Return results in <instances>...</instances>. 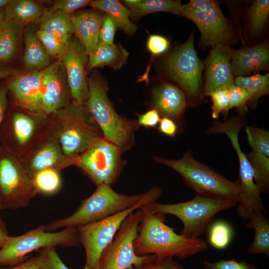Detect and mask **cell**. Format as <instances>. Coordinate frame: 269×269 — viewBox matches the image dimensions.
<instances>
[{
  "mask_svg": "<svg viewBox=\"0 0 269 269\" xmlns=\"http://www.w3.org/2000/svg\"><path fill=\"white\" fill-rule=\"evenodd\" d=\"M140 209L141 219L134 242L137 255H154L157 262L166 258L183 260L208 249L205 241L188 238L176 233L165 224L164 216L152 211L147 204Z\"/></svg>",
  "mask_w": 269,
  "mask_h": 269,
  "instance_id": "cell-1",
  "label": "cell"
},
{
  "mask_svg": "<svg viewBox=\"0 0 269 269\" xmlns=\"http://www.w3.org/2000/svg\"><path fill=\"white\" fill-rule=\"evenodd\" d=\"M162 192L153 187L146 192L133 195L116 192L111 185L97 186L95 192L82 200L78 208L71 215L56 219L46 225L47 231L53 232L61 228L77 227L109 217L138 204L144 205L155 202Z\"/></svg>",
  "mask_w": 269,
  "mask_h": 269,
  "instance_id": "cell-2",
  "label": "cell"
},
{
  "mask_svg": "<svg viewBox=\"0 0 269 269\" xmlns=\"http://www.w3.org/2000/svg\"><path fill=\"white\" fill-rule=\"evenodd\" d=\"M89 94L86 107L104 138L117 146L122 152L129 149L134 142L138 124L123 118L115 110L107 95L106 82L97 74L88 78Z\"/></svg>",
  "mask_w": 269,
  "mask_h": 269,
  "instance_id": "cell-3",
  "label": "cell"
},
{
  "mask_svg": "<svg viewBox=\"0 0 269 269\" xmlns=\"http://www.w3.org/2000/svg\"><path fill=\"white\" fill-rule=\"evenodd\" d=\"M155 160L178 173L197 195L231 200L238 203L240 193L238 181L229 180L198 161L190 151L178 159L155 157Z\"/></svg>",
  "mask_w": 269,
  "mask_h": 269,
  "instance_id": "cell-4",
  "label": "cell"
},
{
  "mask_svg": "<svg viewBox=\"0 0 269 269\" xmlns=\"http://www.w3.org/2000/svg\"><path fill=\"white\" fill-rule=\"evenodd\" d=\"M55 114V134L63 153L68 157H76L104 137L85 104L73 101Z\"/></svg>",
  "mask_w": 269,
  "mask_h": 269,
  "instance_id": "cell-5",
  "label": "cell"
},
{
  "mask_svg": "<svg viewBox=\"0 0 269 269\" xmlns=\"http://www.w3.org/2000/svg\"><path fill=\"white\" fill-rule=\"evenodd\" d=\"M237 204L231 200L196 195L188 201L174 204L155 201L147 206L156 213L176 216L183 225L180 234L188 238L197 239L208 230L218 213L233 208Z\"/></svg>",
  "mask_w": 269,
  "mask_h": 269,
  "instance_id": "cell-6",
  "label": "cell"
},
{
  "mask_svg": "<svg viewBox=\"0 0 269 269\" xmlns=\"http://www.w3.org/2000/svg\"><path fill=\"white\" fill-rule=\"evenodd\" d=\"M245 124L243 118L236 117L225 122L214 123L206 133L226 134L236 152L239 163L238 182L240 188L237 212L242 219L248 221L253 212L260 211L266 213L267 210L261 197V193L254 180L253 167L246 154L242 151L239 141V132Z\"/></svg>",
  "mask_w": 269,
  "mask_h": 269,
  "instance_id": "cell-7",
  "label": "cell"
},
{
  "mask_svg": "<svg viewBox=\"0 0 269 269\" xmlns=\"http://www.w3.org/2000/svg\"><path fill=\"white\" fill-rule=\"evenodd\" d=\"M80 244L76 227L48 231L41 225L21 235L9 236L0 249V267H11L27 260L32 252L49 247H77Z\"/></svg>",
  "mask_w": 269,
  "mask_h": 269,
  "instance_id": "cell-8",
  "label": "cell"
},
{
  "mask_svg": "<svg viewBox=\"0 0 269 269\" xmlns=\"http://www.w3.org/2000/svg\"><path fill=\"white\" fill-rule=\"evenodd\" d=\"M141 215L139 208L125 218L112 241L103 252L98 269H138L156 261L154 255L138 256L134 250V242L138 234Z\"/></svg>",
  "mask_w": 269,
  "mask_h": 269,
  "instance_id": "cell-9",
  "label": "cell"
},
{
  "mask_svg": "<svg viewBox=\"0 0 269 269\" xmlns=\"http://www.w3.org/2000/svg\"><path fill=\"white\" fill-rule=\"evenodd\" d=\"M182 16L192 20L201 33L204 46L230 45L234 40L231 22L223 13L218 3L212 0H191L183 4Z\"/></svg>",
  "mask_w": 269,
  "mask_h": 269,
  "instance_id": "cell-10",
  "label": "cell"
},
{
  "mask_svg": "<svg viewBox=\"0 0 269 269\" xmlns=\"http://www.w3.org/2000/svg\"><path fill=\"white\" fill-rule=\"evenodd\" d=\"M121 152L117 146L103 137L78 155L75 164L97 186L111 185L123 170Z\"/></svg>",
  "mask_w": 269,
  "mask_h": 269,
  "instance_id": "cell-11",
  "label": "cell"
},
{
  "mask_svg": "<svg viewBox=\"0 0 269 269\" xmlns=\"http://www.w3.org/2000/svg\"><path fill=\"white\" fill-rule=\"evenodd\" d=\"M203 66L194 48L192 34L164 62L166 72L182 88L191 104L195 103L200 95Z\"/></svg>",
  "mask_w": 269,
  "mask_h": 269,
  "instance_id": "cell-12",
  "label": "cell"
},
{
  "mask_svg": "<svg viewBox=\"0 0 269 269\" xmlns=\"http://www.w3.org/2000/svg\"><path fill=\"white\" fill-rule=\"evenodd\" d=\"M143 206L138 204L100 221L76 227L85 252L83 269H99L103 252L112 241L124 220Z\"/></svg>",
  "mask_w": 269,
  "mask_h": 269,
  "instance_id": "cell-13",
  "label": "cell"
},
{
  "mask_svg": "<svg viewBox=\"0 0 269 269\" xmlns=\"http://www.w3.org/2000/svg\"><path fill=\"white\" fill-rule=\"evenodd\" d=\"M30 176L9 157L0 160V198L2 209L25 207L36 194Z\"/></svg>",
  "mask_w": 269,
  "mask_h": 269,
  "instance_id": "cell-14",
  "label": "cell"
},
{
  "mask_svg": "<svg viewBox=\"0 0 269 269\" xmlns=\"http://www.w3.org/2000/svg\"><path fill=\"white\" fill-rule=\"evenodd\" d=\"M64 68L66 80L73 101L85 105L89 94L86 76L88 56L76 37H72L62 54L58 58Z\"/></svg>",
  "mask_w": 269,
  "mask_h": 269,
  "instance_id": "cell-15",
  "label": "cell"
},
{
  "mask_svg": "<svg viewBox=\"0 0 269 269\" xmlns=\"http://www.w3.org/2000/svg\"><path fill=\"white\" fill-rule=\"evenodd\" d=\"M42 83L43 113H55L69 104L66 74L59 59L43 70Z\"/></svg>",
  "mask_w": 269,
  "mask_h": 269,
  "instance_id": "cell-16",
  "label": "cell"
},
{
  "mask_svg": "<svg viewBox=\"0 0 269 269\" xmlns=\"http://www.w3.org/2000/svg\"><path fill=\"white\" fill-rule=\"evenodd\" d=\"M252 151L246 156L254 170V180L261 193L269 190V132L255 126L246 128Z\"/></svg>",
  "mask_w": 269,
  "mask_h": 269,
  "instance_id": "cell-17",
  "label": "cell"
},
{
  "mask_svg": "<svg viewBox=\"0 0 269 269\" xmlns=\"http://www.w3.org/2000/svg\"><path fill=\"white\" fill-rule=\"evenodd\" d=\"M233 51L228 44H219L212 47L206 62L204 95L207 96L219 87L229 88L234 84L231 66Z\"/></svg>",
  "mask_w": 269,
  "mask_h": 269,
  "instance_id": "cell-18",
  "label": "cell"
},
{
  "mask_svg": "<svg viewBox=\"0 0 269 269\" xmlns=\"http://www.w3.org/2000/svg\"><path fill=\"white\" fill-rule=\"evenodd\" d=\"M44 69L19 73L12 77L7 86L17 103L32 112L42 113V82Z\"/></svg>",
  "mask_w": 269,
  "mask_h": 269,
  "instance_id": "cell-19",
  "label": "cell"
},
{
  "mask_svg": "<svg viewBox=\"0 0 269 269\" xmlns=\"http://www.w3.org/2000/svg\"><path fill=\"white\" fill-rule=\"evenodd\" d=\"M269 49L267 42L244 47L233 51L231 66L234 75L245 76L267 69Z\"/></svg>",
  "mask_w": 269,
  "mask_h": 269,
  "instance_id": "cell-20",
  "label": "cell"
},
{
  "mask_svg": "<svg viewBox=\"0 0 269 269\" xmlns=\"http://www.w3.org/2000/svg\"><path fill=\"white\" fill-rule=\"evenodd\" d=\"M105 14L99 10L77 12L71 15L73 33L89 56L99 42V34Z\"/></svg>",
  "mask_w": 269,
  "mask_h": 269,
  "instance_id": "cell-21",
  "label": "cell"
},
{
  "mask_svg": "<svg viewBox=\"0 0 269 269\" xmlns=\"http://www.w3.org/2000/svg\"><path fill=\"white\" fill-rule=\"evenodd\" d=\"M155 108L160 115L174 122L182 114L186 105L184 92L177 87L167 83L156 87L152 93Z\"/></svg>",
  "mask_w": 269,
  "mask_h": 269,
  "instance_id": "cell-22",
  "label": "cell"
},
{
  "mask_svg": "<svg viewBox=\"0 0 269 269\" xmlns=\"http://www.w3.org/2000/svg\"><path fill=\"white\" fill-rule=\"evenodd\" d=\"M76 157L65 156L57 143L50 141L45 143L32 158L28 173L31 176L45 169L59 170L72 164H75Z\"/></svg>",
  "mask_w": 269,
  "mask_h": 269,
  "instance_id": "cell-23",
  "label": "cell"
},
{
  "mask_svg": "<svg viewBox=\"0 0 269 269\" xmlns=\"http://www.w3.org/2000/svg\"><path fill=\"white\" fill-rule=\"evenodd\" d=\"M128 51L120 44H107L99 42L88 56V69L105 66L120 69L127 61Z\"/></svg>",
  "mask_w": 269,
  "mask_h": 269,
  "instance_id": "cell-24",
  "label": "cell"
},
{
  "mask_svg": "<svg viewBox=\"0 0 269 269\" xmlns=\"http://www.w3.org/2000/svg\"><path fill=\"white\" fill-rule=\"evenodd\" d=\"M71 15L60 10H47L36 22L39 29L56 36L67 44L74 34Z\"/></svg>",
  "mask_w": 269,
  "mask_h": 269,
  "instance_id": "cell-25",
  "label": "cell"
},
{
  "mask_svg": "<svg viewBox=\"0 0 269 269\" xmlns=\"http://www.w3.org/2000/svg\"><path fill=\"white\" fill-rule=\"evenodd\" d=\"M3 9L7 20L22 25L36 22L45 10L39 3L31 0H9Z\"/></svg>",
  "mask_w": 269,
  "mask_h": 269,
  "instance_id": "cell-26",
  "label": "cell"
},
{
  "mask_svg": "<svg viewBox=\"0 0 269 269\" xmlns=\"http://www.w3.org/2000/svg\"><path fill=\"white\" fill-rule=\"evenodd\" d=\"M253 229L255 235L248 252L252 255L265 254L269 256V222L264 213L260 211L253 212L246 225Z\"/></svg>",
  "mask_w": 269,
  "mask_h": 269,
  "instance_id": "cell-27",
  "label": "cell"
},
{
  "mask_svg": "<svg viewBox=\"0 0 269 269\" xmlns=\"http://www.w3.org/2000/svg\"><path fill=\"white\" fill-rule=\"evenodd\" d=\"M51 58L35 34L30 31L25 34L23 61L26 68L30 71L42 70L51 64Z\"/></svg>",
  "mask_w": 269,
  "mask_h": 269,
  "instance_id": "cell-28",
  "label": "cell"
},
{
  "mask_svg": "<svg viewBox=\"0 0 269 269\" xmlns=\"http://www.w3.org/2000/svg\"><path fill=\"white\" fill-rule=\"evenodd\" d=\"M95 9L110 15L117 24L118 27L130 35L135 33L136 25L132 22L130 10L116 0H92L91 5Z\"/></svg>",
  "mask_w": 269,
  "mask_h": 269,
  "instance_id": "cell-29",
  "label": "cell"
},
{
  "mask_svg": "<svg viewBox=\"0 0 269 269\" xmlns=\"http://www.w3.org/2000/svg\"><path fill=\"white\" fill-rule=\"evenodd\" d=\"M23 25L8 20L0 29V62L7 63L12 60L17 50Z\"/></svg>",
  "mask_w": 269,
  "mask_h": 269,
  "instance_id": "cell-30",
  "label": "cell"
},
{
  "mask_svg": "<svg viewBox=\"0 0 269 269\" xmlns=\"http://www.w3.org/2000/svg\"><path fill=\"white\" fill-rule=\"evenodd\" d=\"M130 10V16L133 18L156 12H170L182 16L183 4L179 0H145Z\"/></svg>",
  "mask_w": 269,
  "mask_h": 269,
  "instance_id": "cell-31",
  "label": "cell"
},
{
  "mask_svg": "<svg viewBox=\"0 0 269 269\" xmlns=\"http://www.w3.org/2000/svg\"><path fill=\"white\" fill-rule=\"evenodd\" d=\"M234 84L245 89L250 95V102L255 103L260 97L269 94V74L257 73L249 76H237Z\"/></svg>",
  "mask_w": 269,
  "mask_h": 269,
  "instance_id": "cell-32",
  "label": "cell"
},
{
  "mask_svg": "<svg viewBox=\"0 0 269 269\" xmlns=\"http://www.w3.org/2000/svg\"><path fill=\"white\" fill-rule=\"evenodd\" d=\"M32 184L37 193L51 195L56 193L61 186V179L59 171L54 169H45L31 176Z\"/></svg>",
  "mask_w": 269,
  "mask_h": 269,
  "instance_id": "cell-33",
  "label": "cell"
},
{
  "mask_svg": "<svg viewBox=\"0 0 269 269\" xmlns=\"http://www.w3.org/2000/svg\"><path fill=\"white\" fill-rule=\"evenodd\" d=\"M208 242L213 248L224 250L231 243L233 230L230 224L223 220L212 222L208 230Z\"/></svg>",
  "mask_w": 269,
  "mask_h": 269,
  "instance_id": "cell-34",
  "label": "cell"
},
{
  "mask_svg": "<svg viewBox=\"0 0 269 269\" xmlns=\"http://www.w3.org/2000/svg\"><path fill=\"white\" fill-rule=\"evenodd\" d=\"M269 15V0H256L249 10V27L252 35H258L264 29Z\"/></svg>",
  "mask_w": 269,
  "mask_h": 269,
  "instance_id": "cell-35",
  "label": "cell"
},
{
  "mask_svg": "<svg viewBox=\"0 0 269 269\" xmlns=\"http://www.w3.org/2000/svg\"><path fill=\"white\" fill-rule=\"evenodd\" d=\"M12 125L18 142L21 145L26 143L34 133L35 128L34 121L27 115L16 113L13 117Z\"/></svg>",
  "mask_w": 269,
  "mask_h": 269,
  "instance_id": "cell-36",
  "label": "cell"
},
{
  "mask_svg": "<svg viewBox=\"0 0 269 269\" xmlns=\"http://www.w3.org/2000/svg\"><path fill=\"white\" fill-rule=\"evenodd\" d=\"M36 257L42 269H69L59 257L55 247H47L39 250Z\"/></svg>",
  "mask_w": 269,
  "mask_h": 269,
  "instance_id": "cell-37",
  "label": "cell"
},
{
  "mask_svg": "<svg viewBox=\"0 0 269 269\" xmlns=\"http://www.w3.org/2000/svg\"><path fill=\"white\" fill-rule=\"evenodd\" d=\"M211 98L212 102L211 116L213 119H217L221 113L227 112L229 105V94L228 88L219 87L207 95Z\"/></svg>",
  "mask_w": 269,
  "mask_h": 269,
  "instance_id": "cell-38",
  "label": "cell"
},
{
  "mask_svg": "<svg viewBox=\"0 0 269 269\" xmlns=\"http://www.w3.org/2000/svg\"><path fill=\"white\" fill-rule=\"evenodd\" d=\"M48 54L58 58L65 50L67 44L56 36L38 29L35 33Z\"/></svg>",
  "mask_w": 269,
  "mask_h": 269,
  "instance_id": "cell-39",
  "label": "cell"
},
{
  "mask_svg": "<svg viewBox=\"0 0 269 269\" xmlns=\"http://www.w3.org/2000/svg\"><path fill=\"white\" fill-rule=\"evenodd\" d=\"M228 89L229 94L228 110L236 108L241 115H243L247 112V105L251 100L250 94L245 89L235 84L231 85Z\"/></svg>",
  "mask_w": 269,
  "mask_h": 269,
  "instance_id": "cell-40",
  "label": "cell"
},
{
  "mask_svg": "<svg viewBox=\"0 0 269 269\" xmlns=\"http://www.w3.org/2000/svg\"><path fill=\"white\" fill-rule=\"evenodd\" d=\"M203 266L205 269H260L254 263L234 259H221L216 262L205 260Z\"/></svg>",
  "mask_w": 269,
  "mask_h": 269,
  "instance_id": "cell-41",
  "label": "cell"
},
{
  "mask_svg": "<svg viewBox=\"0 0 269 269\" xmlns=\"http://www.w3.org/2000/svg\"><path fill=\"white\" fill-rule=\"evenodd\" d=\"M117 24L113 18L108 14H105L99 34V42L107 44H114Z\"/></svg>",
  "mask_w": 269,
  "mask_h": 269,
  "instance_id": "cell-42",
  "label": "cell"
},
{
  "mask_svg": "<svg viewBox=\"0 0 269 269\" xmlns=\"http://www.w3.org/2000/svg\"><path fill=\"white\" fill-rule=\"evenodd\" d=\"M90 0H57L50 9L52 11L60 10L72 14L77 10L87 5H90Z\"/></svg>",
  "mask_w": 269,
  "mask_h": 269,
  "instance_id": "cell-43",
  "label": "cell"
},
{
  "mask_svg": "<svg viewBox=\"0 0 269 269\" xmlns=\"http://www.w3.org/2000/svg\"><path fill=\"white\" fill-rule=\"evenodd\" d=\"M147 48L150 53L154 56L165 52L169 46L168 39L158 34L150 35L146 42Z\"/></svg>",
  "mask_w": 269,
  "mask_h": 269,
  "instance_id": "cell-44",
  "label": "cell"
},
{
  "mask_svg": "<svg viewBox=\"0 0 269 269\" xmlns=\"http://www.w3.org/2000/svg\"><path fill=\"white\" fill-rule=\"evenodd\" d=\"M158 112L153 109L138 116L137 123L146 128H153L158 125L160 120Z\"/></svg>",
  "mask_w": 269,
  "mask_h": 269,
  "instance_id": "cell-45",
  "label": "cell"
},
{
  "mask_svg": "<svg viewBox=\"0 0 269 269\" xmlns=\"http://www.w3.org/2000/svg\"><path fill=\"white\" fill-rule=\"evenodd\" d=\"M130 269H136L132 268ZM138 269H185L180 264L172 258H166L159 262L146 264Z\"/></svg>",
  "mask_w": 269,
  "mask_h": 269,
  "instance_id": "cell-46",
  "label": "cell"
},
{
  "mask_svg": "<svg viewBox=\"0 0 269 269\" xmlns=\"http://www.w3.org/2000/svg\"><path fill=\"white\" fill-rule=\"evenodd\" d=\"M158 130L164 134L174 137L177 131V126L173 120L163 117L159 123Z\"/></svg>",
  "mask_w": 269,
  "mask_h": 269,
  "instance_id": "cell-47",
  "label": "cell"
},
{
  "mask_svg": "<svg viewBox=\"0 0 269 269\" xmlns=\"http://www.w3.org/2000/svg\"><path fill=\"white\" fill-rule=\"evenodd\" d=\"M0 269H42L37 261V257L31 258L13 267Z\"/></svg>",
  "mask_w": 269,
  "mask_h": 269,
  "instance_id": "cell-48",
  "label": "cell"
},
{
  "mask_svg": "<svg viewBox=\"0 0 269 269\" xmlns=\"http://www.w3.org/2000/svg\"><path fill=\"white\" fill-rule=\"evenodd\" d=\"M19 73V71L7 63L0 62V79L12 77Z\"/></svg>",
  "mask_w": 269,
  "mask_h": 269,
  "instance_id": "cell-49",
  "label": "cell"
},
{
  "mask_svg": "<svg viewBox=\"0 0 269 269\" xmlns=\"http://www.w3.org/2000/svg\"><path fill=\"white\" fill-rule=\"evenodd\" d=\"M7 90L6 86L0 87V127L7 106Z\"/></svg>",
  "mask_w": 269,
  "mask_h": 269,
  "instance_id": "cell-50",
  "label": "cell"
},
{
  "mask_svg": "<svg viewBox=\"0 0 269 269\" xmlns=\"http://www.w3.org/2000/svg\"><path fill=\"white\" fill-rule=\"evenodd\" d=\"M9 236L6 226L0 217V249L4 246Z\"/></svg>",
  "mask_w": 269,
  "mask_h": 269,
  "instance_id": "cell-51",
  "label": "cell"
},
{
  "mask_svg": "<svg viewBox=\"0 0 269 269\" xmlns=\"http://www.w3.org/2000/svg\"><path fill=\"white\" fill-rule=\"evenodd\" d=\"M142 0H125L123 2L129 9L139 4Z\"/></svg>",
  "mask_w": 269,
  "mask_h": 269,
  "instance_id": "cell-52",
  "label": "cell"
},
{
  "mask_svg": "<svg viewBox=\"0 0 269 269\" xmlns=\"http://www.w3.org/2000/svg\"><path fill=\"white\" fill-rule=\"evenodd\" d=\"M3 7L0 9V29L6 21Z\"/></svg>",
  "mask_w": 269,
  "mask_h": 269,
  "instance_id": "cell-53",
  "label": "cell"
},
{
  "mask_svg": "<svg viewBox=\"0 0 269 269\" xmlns=\"http://www.w3.org/2000/svg\"><path fill=\"white\" fill-rule=\"evenodd\" d=\"M9 1V0H0V9L3 8Z\"/></svg>",
  "mask_w": 269,
  "mask_h": 269,
  "instance_id": "cell-54",
  "label": "cell"
},
{
  "mask_svg": "<svg viewBox=\"0 0 269 269\" xmlns=\"http://www.w3.org/2000/svg\"><path fill=\"white\" fill-rule=\"evenodd\" d=\"M1 210H3V209H2V205H1V201H0V211Z\"/></svg>",
  "mask_w": 269,
  "mask_h": 269,
  "instance_id": "cell-55",
  "label": "cell"
}]
</instances>
